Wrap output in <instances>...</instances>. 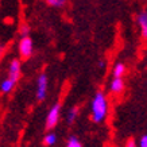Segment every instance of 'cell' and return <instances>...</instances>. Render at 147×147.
I'll return each instance as SVG.
<instances>
[{
  "instance_id": "cell-1",
  "label": "cell",
  "mask_w": 147,
  "mask_h": 147,
  "mask_svg": "<svg viewBox=\"0 0 147 147\" xmlns=\"http://www.w3.org/2000/svg\"><path fill=\"white\" fill-rule=\"evenodd\" d=\"M108 111H109V102L104 92L98 90L92 98L90 104V113H92V121L96 124H100L107 119Z\"/></svg>"
},
{
  "instance_id": "cell-2",
  "label": "cell",
  "mask_w": 147,
  "mask_h": 147,
  "mask_svg": "<svg viewBox=\"0 0 147 147\" xmlns=\"http://www.w3.org/2000/svg\"><path fill=\"white\" fill-rule=\"evenodd\" d=\"M18 50H19V55L23 59H27V58L31 57L32 51H34V43H32V39L30 38V35L20 38L18 45Z\"/></svg>"
},
{
  "instance_id": "cell-3",
  "label": "cell",
  "mask_w": 147,
  "mask_h": 147,
  "mask_svg": "<svg viewBox=\"0 0 147 147\" xmlns=\"http://www.w3.org/2000/svg\"><path fill=\"white\" fill-rule=\"evenodd\" d=\"M59 115H61V105L59 102H55L53 107L49 109L47 116H46V128H54L57 123L59 121Z\"/></svg>"
},
{
  "instance_id": "cell-4",
  "label": "cell",
  "mask_w": 147,
  "mask_h": 147,
  "mask_svg": "<svg viewBox=\"0 0 147 147\" xmlns=\"http://www.w3.org/2000/svg\"><path fill=\"white\" fill-rule=\"evenodd\" d=\"M47 84H49L47 76H46L45 73H42V74L38 77V82H36V100H38V101H43L46 98V94H47Z\"/></svg>"
},
{
  "instance_id": "cell-5",
  "label": "cell",
  "mask_w": 147,
  "mask_h": 147,
  "mask_svg": "<svg viewBox=\"0 0 147 147\" xmlns=\"http://www.w3.org/2000/svg\"><path fill=\"white\" fill-rule=\"evenodd\" d=\"M20 73H22V66H20V61L18 58H13L11 59L8 66V78L13 81V82H18L20 78Z\"/></svg>"
},
{
  "instance_id": "cell-6",
  "label": "cell",
  "mask_w": 147,
  "mask_h": 147,
  "mask_svg": "<svg viewBox=\"0 0 147 147\" xmlns=\"http://www.w3.org/2000/svg\"><path fill=\"white\" fill-rule=\"evenodd\" d=\"M125 84L123 77H113L109 82V92L112 94H121L124 92Z\"/></svg>"
},
{
  "instance_id": "cell-7",
  "label": "cell",
  "mask_w": 147,
  "mask_h": 147,
  "mask_svg": "<svg viewBox=\"0 0 147 147\" xmlns=\"http://www.w3.org/2000/svg\"><path fill=\"white\" fill-rule=\"evenodd\" d=\"M136 23L140 28V35L142 38L147 39V11H140L136 16Z\"/></svg>"
},
{
  "instance_id": "cell-8",
  "label": "cell",
  "mask_w": 147,
  "mask_h": 147,
  "mask_svg": "<svg viewBox=\"0 0 147 147\" xmlns=\"http://www.w3.org/2000/svg\"><path fill=\"white\" fill-rule=\"evenodd\" d=\"M16 85V82H13L11 78H4V80L1 81V84H0V90L3 92V93H11L13 89V86Z\"/></svg>"
},
{
  "instance_id": "cell-9",
  "label": "cell",
  "mask_w": 147,
  "mask_h": 147,
  "mask_svg": "<svg viewBox=\"0 0 147 147\" xmlns=\"http://www.w3.org/2000/svg\"><path fill=\"white\" fill-rule=\"evenodd\" d=\"M125 71H127V67L123 62H117L115 63V66L112 69V76L113 77H123L125 74Z\"/></svg>"
},
{
  "instance_id": "cell-10",
  "label": "cell",
  "mask_w": 147,
  "mask_h": 147,
  "mask_svg": "<svg viewBox=\"0 0 147 147\" xmlns=\"http://www.w3.org/2000/svg\"><path fill=\"white\" fill-rule=\"evenodd\" d=\"M55 143H57V135L54 132H47L43 138V144L47 147H53Z\"/></svg>"
},
{
  "instance_id": "cell-11",
  "label": "cell",
  "mask_w": 147,
  "mask_h": 147,
  "mask_svg": "<svg viewBox=\"0 0 147 147\" xmlns=\"http://www.w3.org/2000/svg\"><path fill=\"white\" fill-rule=\"evenodd\" d=\"M77 113H78V109H77L76 107L70 108V109L67 111V113H66V121L69 123V124H71V123L77 119Z\"/></svg>"
},
{
  "instance_id": "cell-12",
  "label": "cell",
  "mask_w": 147,
  "mask_h": 147,
  "mask_svg": "<svg viewBox=\"0 0 147 147\" xmlns=\"http://www.w3.org/2000/svg\"><path fill=\"white\" fill-rule=\"evenodd\" d=\"M19 35L20 36H28L30 35V26L27 23H20L19 24Z\"/></svg>"
},
{
  "instance_id": "cell-13",
  "label": "cell",
  "mask_w": 147,
  "mask_h": 147,
  "mask_svg": "<svg viewBox=\"0 0 147 147\" xmlns=\"http://www.w3.org/2000/svg\"><path fill=\"white\" fill-rule=\"evenodd\" d=\"M66 147H82V143L78 140L77 136H69L66 142Z\"/></svg>"
},
{
  "instance_id": "cell-14",
  "label": "cell",
  "mask_w": 147,
  "mask_h": 147,
  "mask_svg": "<svg viewBox=\"0 0 147 147\" xmlns=\"http://www.w3.org/2000/svg\"><path fill=\"white\" fill-rule=\"evenodd\" d=\"M46 3L51 7H55V8H59V7H62L65 3H66V0H46Z\"/></svg>"
},
{
  "instance_id": "cell-15",
  "label": "cell",
  "mask_w": 147,
  "mask_h": 147,
  "mask_svg": "<svg viewBox=\"0 0 147 147\" xmlns=\"http://www.w3.org/2000/svg\"><path fill=\"white\" fill-rule=\"evenodd\" d=\"M124 147H139V144H138V142H136L134 138H129L128 140L125 142Z\"/></svg>"
},
{
  "instance_id": "cell-16",
  "label": "cell",
  "mask_w": 147,
  "mask_h": 147,
  "mask_svg": "<svg viewBox=\"0 0 147 147\" xmlns=\"http://www.w3.org/2000/svg\"><path fill=\"white\" fill-rule=\"evenodd\" d=\"M138 144H139V147H147V134H144V135L140 136Z\"/></svg>"
},
{
  "instance_id": "cell-17",
  "label": "cell",
  "mask_w": 147,
  "mask_h": 147,
  "mask_svg": "<svg viewBox=\"0 0 147 147\" xmlns=\"http://www.w3.org/2000/svg\"><path fill=\"white\" fill-rule=\"evenodd\" d=\"M105 66V62H104V61H100V62H98V67H104Z\"/></svg>"
},
{
  "instance_id": "cell-18",
  "label": "cell",
  "mask_w": 147,
  "mask_h": 147,
  "mask_svg": "<svg viewBox=\"0 0 147 147\" xmlns=\"http://www.w3.org/2000/svg\"><path fill=\"white\" fill-rule=\"evenodd\" d=\"M3 50H4V46L0 43V57H1V54H3Z\"/></svg>"
}]
</instances>
